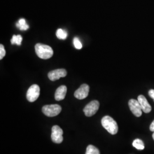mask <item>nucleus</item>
<instances>
[{"instance_id":"f257e3e1","label":"nucleus","mask_w":154,"mask_h":154,"mask_svg":"<svg viewBox=\"0 0 154 154\" xmlns=\"http://www.w3.org/2000/svg\"><path fill=\"white\" fill-rule=\"evenodd\" d=\"M35 50L37 56L41 59H49L53 55V50L46 45L37 44L35 46Z\"/></svg>"},{"instance_id":"f03ea898","label":"nucleus","mask_w":154,"mask_h":154,"mask_svg":"<svg viewBox=\"0 0 154 154\" xmlns=\"http://www.w3.org/2000/svg\"><path fill=\"white\" fill-rule=\"evenodd\" d=\"M102 126L112 135H115L118 131V127L116 121L110 116H105L101 121Z\"/></svg>"},{"instance_id":"7ed1b4c3","label":"nucleus","mask_w":154,"mask_h":154,"mask_svg":"<svg viewBox=\"0 0 154 154\" xmlns=\"http://www.w3.org/2000/svg\"><path fill=\"white\" fill-rule=\"evenodd\" d=\"M62 108L60 105H45L42 107V112L45 116L54 117L61 112Z\"/></svg>"},{"instance_id":"20e7f679","label":"nucleus","mask_w":154,"mask_h":154,"mask_svg":"<svg viewBox=\"0 0 154 154\" xmlns=\"http://www.w3.org/2000/svg\"><path fill=\"white\" fill-rule=\"evenodd\" d=\"M99 102L98 100H94L90 102L83 109V112L85 116L90 117L95 115L99 109Z\"/></svg>"},{"instance_id":"39448f33","label":"nucleus","mask_w":154,"mask_h":154,"mask_svg":"<svg viewBox=\"0 0 154 154\" xmlns=\"http://www.w3.org/2000/svg\"><path fill=\"white\" fill-rule=\"evenodd\" d=\"M40 94V88L38 85L34 84L32 85L28 89L26 98L28 101L30 102H33L35 101L39 96Z\"/></svg>"},{"instance_id":"423d86ee","label":"nucleus","mask_w":154,"mask_h":154,"mask_svg":"<svg viewBox=\"0 0 154 154\" xmlns=\"http://www.w3.org/2000/svg\"><path fill=\"white\" fill-rule=\"evenodd\" d=\"M63 130L58 126H54L51 128V140L54 143H62L63 141Z\"/></svg>"},{"instance_id":"0eeeda50","label":"nucleus","mask_w":154,"mask_h":154,"mask_svg":"<svg viewBox=\"0 0 154 154\" xmlns=\"http://www.w3.org/2000/svg\"><path fill=\"white\" fill-rule=\"evenodd\" d=\"M128 106L132 114L137 117H140L142 114V110L138 100L131 99L128 101Z\"/></svg>"},{"instance_id":"6e6552de","label":"nucleus","mask_w":154,"mask_h":154,"mask_svg":"<svg viewBox=\"0 0 154 154\" xmlns=\"http://www.w3.org/2000/svg\"><path fill=\"white\" fill-rule=\"evenodd\" d=\"M90 88L87 84H83L74 93V97L78 99H83L88 96Z\"/></svg>"},{"instance_id":"1a4fd4ad","label":"nucleus","mask_w":154,"mask_h":154,"mask_svg":"<svg viewBox=\"0 0 154 154\" xmlns=\"http://www.w3.org/2000/svg\"><path fill=\"white\" fill-rule=\"evenodd\" d=\"M67 75V72L65 69H56L48 73V77L51 81H55L61 78L65 77Z\"/></svg>"},{"instance_id":"9d476101","label":"nucleus","mask_w":154,"mask_h":154,"mask_svg":"<svg viewBox=\"0 0 154 154\" xmlns=\"http://www.w3.org/2000/svg\"><path fill=\"white\" fill-rule=\"evenodd\" d=\"M138 100L140 103L142 110L143 112H144L145 113H149L151 112V111L152 110V107L151 105L149 104L147 100L144 96H143L142 95H139L138 97Z\"/></svg>"},{"instance_id":"9b49d317","label":"nucleus","mask_w":154,"mask_h":154,"mask_svg":"<svg viewBox=\"0 0 154 154\" xmlns=\"http://www.w3.org/2000/svg\"><path fill=\"white\" fill-rule=\"evenodd\" d=\"M67 93V88L65 85H62L57 88L55 91V99L57 101L62 100L65 99Z\"/></svg>"},{"instance_id":"f8f14e48","label":"nucleus","mask_w":154,"mask_h":154,"mask_svg":"<svg viewBox=\"0 0 154 154\" xmlns=\"http://www.w3.org/2000/svg\"><path fill=\"white\" fill-rule=\"evenodd\" d=\"M17 27L21 30H26L29 28V26L26 22V20L23 18L20 19L18 22L17 23Z\"/></svg>"},{"instance_id":"ddd939ff","label":"nucleus","mask_w":154,"mask_h":154,"mask_svg":"<svg viewBox=\"0 0 154 154\" xmlns=\"http://www.w3.org/2000/svg\"><path fill=\"white\" fill-rule=\"evenodd\" d=\"M132 146L138 149L142 150L144 149V145L143 143V141L139 139H137L134 140L132 143Z\"/></svg>"},{"instance_id":"4468645a","label":"nucleus","mask_w":154,"mask_h":154,"mask_svg":"<svg viewBox=\"0 0 154 154\" xmlns=\"http://www.w3.org/2000/svg\"><path fill=\"white\" fill-rule=\"evenodd\" d=\"M22 41V37L21 35H13L11 41V44H16L18 46H20L21 45Z\"/></svg>"},{"instance_id":"2eb2a0df","label":"nucleus","mask_w":154,"mask_h":154,"mask_svg":"<svg viewBox=\"0 0 154 154\" xmlns=\"http://www.w3.org/2000/svg\"><path fill=\"white\" fill-rule=\"evenodd\" d=\"M85 154H100L99 149L93 145H88Z\"/></svg>"},{"instance_id":"dca6fc26","label":"nucleus","mask_w":154,"mask_h":154,"mask_svg":"<svg viewBox=\"0 0 154 154\" xmlns=\"http://www.w3.org/2000/svg\"><path fill=\"white\" fill-rule=\"evenodd\" d=\"M56 35L58 38L60 39H65L67 37V33L65 30L62 29H58L57 30Z\"/></svg>"},{"instance_id":"f3484780","label":"nucleus","mask_w":154,"mask_h":154,"mask_svg":"<svg viewBox=\"0 0 154 154\" xmlns=\"http://www.w3.org/2000/svg\"><path fill=\"white\" fill-rule=\"evenodd\" d=\"M73 44L75 48L77 49H81L82 48V45L81 44V41L79 40L78 38H74L73 40Z\"/></svg>"},{"instance_id":"a211bd4d","label":"nucleus","mask_w":154,"mask_h":154,"mask_svg":"<svg viewBox=\"0 0 154 154\" xmlns=\"http://www.w3.org/2000/svg\"><path fill=\"white\" fill-rule=\"evenodd\" d=\"M6 54V51L3 45H0V60H2V58L5 57Z\"/></svg>"},{"instance_id":"6ab92c4d","label":"nucleus","mask_w":154,"mask_h":154,"mask_svg":"<svg viewBox=\"0 0 154 154\" xmlns=\"http://www.w3.org/2000/svg\"><path fill=\"white\" fill-rule=\"evenodd\" d=\"M149 97L154 100V90L153 89L150 90L149 91Z\"/></svg>"},{"instance_id":"aec40b11","label":"nucleus","mask_w":154,"mask_h":154,"mask_svg":"<svg viewBox=\"0 0 154 154\" xmlns=\"http://www.w3.org/2000/svg\"><path fill=\"white\" fill-rule=\"evenodd\" d=\"M149 129L151 131H153L154 132V121L152 122V123L151 124L150 127H149Z\"/></svg>"},{"instance_id":"412c9836","label":"nucleus","mask_w":154,"mask_h":154,"mask_svg":"<svg viewBox=\"0 0 154 154\" xmlns=\"http://www.w3.org/2000/svg\"><path fill=\"white\" fill-rule=\"evenodd\" d=\"M152 138H153V139H154V133H153V134H152Z\"/></svg>"}]
</instances>
